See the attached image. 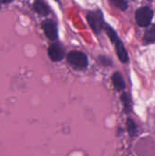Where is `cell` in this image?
<instances>
[{
    "mask_svg": "<svg viewBox=\"0 0 155 156\" xmlns=\"http://www.w3.org/2000/svg\"><path fill=\"white\" fill-rule=\"evenodd\" d=\"M115 48H116V52H117V55H118L120 60L123 63H126L128 61V53H127L122 42L120 39L117 42H115Z\"/></svg>",
    "mask_w": 155,
    "mask_h": 156,
    "instance_id": "cell-6",
    "label": "cell"
},
{
    "mask_svg": "<svg viewBox=\"0 0 155 156\" xmlns=\"http://www.w3.org/2000/svg\"><path fill=\"white\" fill-rule=\"evenodd\" d=\"M33 6H34L35 11L41 16H47L49 12V9L47 4L43 0H36Z\"/></svg>",
    "mask_w": 155,
    "mask_h": 156,
    "instance_id": "cell-8",
    "label": "cell"
},
{
    "mask_svg": "<svg viewBox=\"0 0 155 156\" xmlns=\"http://www.w3.org/2000/svg\"><path fill=\"white\" fill-rule=\"evenodd\" d=\"M103 29L106 31V33H107V35L109 36V37H110V39L113 42V43H115V42H117L118 40H119V37H118V36H117V34H116V32L110 27V26H108L107 24H104V26H103Z\"/></svg>",
    "mask_w": 155,
    "mask_h": 156,
    "instance_id": "cell-11",
    "label": "cell"
},
{
    "mask_svg": "<svg viewBox=\"0 0 155 156\" xmlns=\"http://www.w3.org/2000/svg\"><path fill=\"white\" fill-rule=\"evenodd\" d=\"M122 101L123 103L125 112H130L131 110H132V101H131V99H130V97H129V95L127 93H123L122 95Z\"/></svg>",
    "mask_w": 155,
    "mask_h": 156,
    "instance_id": "cell-12",
    "label": "cell"
},
{
    "mask_svg": "<svg viewBox=\"0 0 155 156\" xmlns=\"http://www.w3.org/2000/svg\"><path fill=\"white\" fill-rule=\"evenodd\" d=\"M87 19L93 32L96 34H100L101 30L103 29V26H104L103 16H102L101 11L100 10L90 11L87 16Z\"/></svg>",
    "mask_w": 155,
    "mask_h": 156,
    "instance_id": "cell-2",
    "label": "cell"
},
{
    "mask_svg": "<svg viewBox=\"0 0 155 156\" xmlns=\"http://www.w3.org/2000/svg\"><path fill=\"white\" fill-rule=\"evenodd\" d=\"M42 28L46 34V36L51 39L55 40L58 37V30H57V26L54 21L52 20H45L41 24Z\"/></svg>",
    "mask_w": 155,
    "mask_h": 156,
    "instance_id": "cell-4",
    "label": "cell"
},
{
    "mask_svg": "<svg viewBox=\"0 0 155 156\" xmlns=\"http://www.w3.org/2000/svg\"><path fill=\"white\" fill-rule=\"evenodd\" d=\"M144 41L146 43H153L155 42V25H153L151 27L147 28L144 34Z\"/></svg>",
    "mask_w": 155,
    "mask_h": 156,
    "instance_id": "cell-9",
    "label": "cell"
},
{
    "mask_svg": "<svg viewBox=\"0 0 155 156\" xmlns=\"http://www.w3.org/2000/svg\"><path fill=\"white\" fill-rule=\"evenodd\" d=\"M111 80H112L113 86L117 90H123L125 89V81L120 72H115L112 75Z\"/></svg>",
    "mask_w": 155,
    "mask_h": 156,
    "instance_id": "cell-7",
    "label": "cell"
},
{
    "mask_svg": "<svg viewBox=\"0 0 155 156\" xmlns=\"http://www.w3.org/2000/svg\"><path fill=\"white\" fill-rule=\"evenodd\" d=\"M13 0H0V3H4V4H8L10 2H12Z\"/></svg>",
    "mask_w": 155,
    "mask_h": 156,
    "instance_id": "cell-15",
    "label": "cell"
},
{
    "mask_svg": "<svg viewBox=\"0 0 155 156\" xmlns=\"http://www.w3.org/2000/svg\"><path fill=\"white\" fill-rule=\"evenodd\" d=\"M68 62L76 69H84L87 68L89 61L87 56L80 51H71L67 57Z\"/></svg>",
    "mask_w": 155,
    "mask_h": 156,
    "instance_id": "cell-1",
    "label": "cell"
},
{
    "mask_svg": "<svg viewBox=\"0 0 155 156\" xmlns=\"http://www.w3.org/2000/svg\"><path fill=\"white\" fill-rule=\"evenodd\" d=\"M48 56L53 61H59L64 58V50L59 44L54 43L48 48Z\"/></svg>",
    "mask_w": 155,
    "mask_h": 156,
    "instance_id": "cell-5",
    "label": "cell"
},
{
    "mask_svg": "<svg viewBox=\"0 0 155 156\" xmlns=\"http://www.w3.org/2000/svg\"><path fill=\"white\" fill-rule=\"evenodd\" d=\"M110 2L116 6L117 8L121 10H125L128 6V1L127 0H110Z\"/></svg>",
    "mask_w": 155,
    "mask_h": 156,
    "instance_id": "cell-13",
    "label": "cell"
},
{
    "mask_svg": "<svg viewBox=\"0 0 155 156\" xmlns=\"http://www.w3.org/2000/svg\"><path fill=\"white\" fill-rule=\"evenodd\" d=\"M100 59L101 64H103V65H105V66H108V65H111V60H110L109 58H105V57H100Z\"/></svg>",
    "mask_w": 155,
    "mask_h": 156,
    "instance_id": "cell-14",
    "label": "cell"
},
{
    "mask_svg": "<svg viewBox=\"0 0 155 156\" xmlns=\"http://www.w3.org/2000/svg\"><path fill=\"white\" fill-rule=\"evenodd\" d=\"M127 131L131 137H134L137 133V125L134 122V121L131 118L127 120Z\"/></svg>",
    "mask_w": 155,
    "mask_h": 156,
    "instance_id": "cell-10",
    "label": "cell"
},
{
    "mask_svg": "<svg viewBox=\"0 0 155 156\" xmlns=\"http://www.w3.org/2000/svg\"><path fill=\"white\" fill-rule=\"evenodd\" d=\"M153 16V11L147 6H143L139 8L136 11L135 18L139 26L141 27H147L150 25Z\"/></svg>",
    "mask_w": 155,
    "mask_h": 156,
    "instance_id": "cell-3",
    "label": "cell"
}]
</instances>
